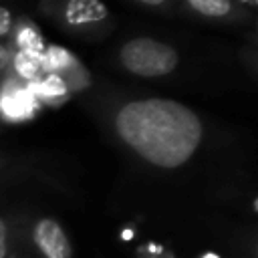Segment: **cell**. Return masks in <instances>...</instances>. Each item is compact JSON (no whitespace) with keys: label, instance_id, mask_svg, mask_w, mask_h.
<instances>
[{"label":"cell","instance_id":"8992f818","mask_svg":"<svg viewBox=\"0 0 258 258\" xmlns=\"http://www.w3.org/2000/svg\"><path fill=\"white\" fill-rule=\"evenodd\" d=\"M40 64L44 71H48V75H62L67 71H71L73 67L79 64V60L64 48L60 46H48L44 48V54L40 58Z\"/></svg>","mask_w":258,"mask_h":258},{"label":"cell","instance_id":"7a4b0ae2","mask_svg":"<svg viewBox=\"0 0 258 258\" xmlns=\"http://www.w3.org/2000/svg\"><path fill=\"white\" fill-rule=\"evenodd\" d=\"M121 64L137 77H165L177 67V50L161 40L139 36L131 38L121 46Z\"/></svg>","mask_w":258,"mask_h":258},{"label":"cell","instance_id":"ba28073f","mask_svg":"<svg viewBox=\"0 0 258 258\" xmlns=\"http://www.w3.org/2000/svg\"><path fill=\"white\" fill-rule=\"evenodd\" d=\"M64 95H67V87L58 75H46L44 79H40L36 83V95L34 97L56 99V97H64Z\"/></svg>","mask_w":258,"mask_h":258},{"label":"cell","instance_id":"52a82bcc","mask_svg":"<svg viewBox=\"0 0 258 258\" xmlns=\"http://www.w3.org/2000/svg\"><path fill=\"white\" fill-rule=\"evenodd\" d=\"M18 46H20V52H26L34 58H42L44 54V44H42V38L40 34L34 30V28H22L20 34H18Z\"/></svg>","mask_w":258,"mask_h":258},{"label":"cell","instance_id":"5bb4252c","mask_svg":"<svg viewBox=\"0 0 258 258\" xmlns=\"http://www.w3.org/2000/svg\"><path fill=\"white\" fill-rule=\"evenodd\" d=\"M141 4H143V6H159V4H161V0H143Z\"/></svg>","mask_w":258,"mask_h":258},{"label":"cell","instance_id":"5b68a950","mask_svg":"<svg viewBox=\"0 0 258 258\" xmlns=\"http://www.w3.org/2000/svg\"><path fill=\"white\" fill-rule=\"evenodd\" d=\"M34 93L26 89H12L2 97V111L10 119H24L34 111Z\"/></svg>","mask_w":258,"mask_h":258},{"label":"cell","instance_id":"30bf717a","mask_svg":"<svg viewBox=\"0 0 258 258\" xmlns=\"http://www.w3.org/2000/svg\"><path fill=\"white\" fill-rule=\"evenodd\" d=\"M14 67H16V71H18L20 77L30 79V81L36 79L38 73L42 71L40 58H34V56H30V54H26V52H18V54L14 56Z\"/></svg>","mask_w":258,"mask_h":258},{"label":"cell","instance_id":"3957f363","mask_svg":"<svg viewBox=\"0 0 258 258\" xmlns=\"http://www.w3.org/2000/svg\"><path fill=\"white\" fill-rule=\"evenodd\" d=\"M34 244L44 258H73L69 238L58 222L42 218L34 226Z\"/></svg>","mask_w":258,"mask_h":258},{"label":"cell","instance_id":"6da1fadb","mask_svg":"<svg viewBox=\"0 0 258 258\" xmlns=\"http://www.w3.org/2000/svg\"><path fill=\"white\" fill-rule=\"evenodd\" d=\"M115 131L141 159L163 169L187 163L204 135L194 109L161 97L125 103L115 115Z\"/></svg>","mask_w":258,"mask_h":258},{"label":"cell","instance_id":"4fadbf2b","mask_svg":"<svg viewBox=\"0 0 258 258\" xmlns=\"http://www.w3.org/2000/svg\"><path fill=\"white\" fill-rule=\"evenodd\" d=\"M8 60H10V52H8V48H6V46H2V44H0V71L8 64Z\"/></svg>","mask_w":258,"mask_h":258},{"label":"cell","instance_id":"277c9868","mask_svg":"<svg viewBox=\"0 0 258 258\" xmlns=\"http://www.w3.org/2000/svg\"><path fill=\"white\" fill-rule=\"evenodd\" d=\"M107 14H109L107 6L97 0H73L64 6V18L69 24L75 26L95 24L99 20H105Z\"/></svg>","mask_w":258,"mask_h":258},{"label":"cell","instance_id":"9c48e42d","mask_svg":"<svg viewBox=\"0 0 258 258\" xmlns=\"http://www.w3.org/2000/svg\"><path fill=\"white\" fill-rule=\"evenodd\" d=\"M187 6L204 16H226L230 12V2L226 0H189Z\"/></svg>","mask_w":258,"mask_h":258},{"label":"cell","instance_id":"7c38bea8","mask_svg":"<svg viewBox=\"0 0 258 258\" xmlns=\"http://www.w3.org/2000/svg\"><path fill=\"white\" fill-rule=\"evenodd\" d=\"M6 224L0 218V258H6Z\"/></svg>","mask_w":258,"mask_h":258},{"label":"cell","instance_id":"8fae6325","mask_svg":"<svg viewBox=\"0 0 258 258\" xmlns=\"http://www.w3.org/2000/svg\"><path fill=\"white\" fill-rule=\"evenodd\" d=\"M10 28H12V14L4 6H0V36H6Z\"/></svg>","mask_w":258,"mask_h":258},{"label":"cell","instance_id":"9a60e30c","mask_svg":"<svg viewBox=\"0 0 258 258\" xmlns=\"http://www.w3.org/2000/svg\"><path fill=\"white\" fill-rule=\"evenodd\" d=\"M204 258H218V256H216V254H206Z\"/></svg>","mask_w":258,"mask_h":258}]
</instances>
